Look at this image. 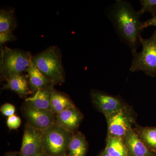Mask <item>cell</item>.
Here are the masks:
<instances>
[{"label": "cell", "instance_id": "cell-20", "mask_svg": "<svg viewBox=\"0 0 156 156\" xmlns=\"http://www.w3.org/2000/svg\"><path fill=\"white\" fill-rule=\"evenodd\" d=\"M141 9L138 11L140 15L146 12H149L153 16L156 15V0H141Z\"/></svg>", "mask_w": 156, "mask_h": 156}, {"label": "cell", "instance_id": "cell-17", "mask_svg": "<svg viewBox=\"0 0 156 156\" xmlns=\"http://www.w3.org/2000/svg\"><path fill=\"white\" fill-rule=\"evenodd\" d=\"M74 104L67 95L54 89L51 97V110L55 114H57Z\"/></svg>", "mask_w": 156, "mask_h": 156}, {"label": "cell", "instance_id": "cell-3", "mask_svg": "<svg viewBox=\"0 0 156 156\" xmlns=\"http://www.w3.org/2000/svg\"><path fill=\"white\" fill-rule=\"evenodd\" d=\"M29 52L5 47L1 53V77L8 80L13 76L27 72L32 63Z\"/></svg>", "mask_w": 156, "mask_h": 156}, {"label": "cell", "instance_id": "cell-4", "mask_svg": "<svg viewBox=\"0 0 156 156\" xmlns=\"http://www.w3.org/2000/svg\"><path fill=\"white\" fill-rule=\"evenodd\" d=\"M73 133L56 122L42 131V151L49 156H62L66 154Z\"/></svg>", "mask_w": 156, "mask_h": 156}, {"label": "cell", "instance_id": "cell-7", "mask_svg": "<svg viewBox=\"0 0 156 156\" xmlns=\"http://www.w3.org/2000/svg\"><path fill=\"white\" fill-rule=\"evenodd\" d=\"M42 131L27 124L24 127L20 156H36L42 151Z\"/></svg>", "mask_w": 156, "mask_h": 156}, {"label": "cell", "instance_id": "cell-29", "mask_svg": "<svg viewBox=\"0 0 156 156\" xmlns=\"http://www.w3.org/2000/svg\"></svg>", "mask_w": 156, "mask_h": 156}, {"label": "cell", "instance_id": "cell-21", "mask_svg": "<svg viewBox=\"0 0 156 156\" xmlns=\"http://www.w3.org/2000/svg\"><path fill=\"white\" fill-rule=\"evenodd\" d=\"M20 118L15 114L8 117L7 120V125L10 130H16L20 127L21 125Z\"/></svg>", "mask_w": 156, "mask_h": 156}, {"label": "cell", "instance_id": "cell-10", "mask_svg": "<svg viewBox=\"0 0 156 156\" xmlns=\"http://www.w3.org/2000/svg\"><path fill=\"white\" fill-rule=\"evenodd\" d=\"M82 119V114L74 105L56 114L55 122L74 134L79 128Z\"/></svg>", "mask_w": 156, "mask_h": 156}, {"label": "cell", "instance_id": "cell-9", "mask_svg": "<svg viewBox=\"0 0 156 156\" xmlns=\"http://www.w3.org/2000/svg\"><path fill=\"white\" fill-rule=\"evenodd\" d=\"M106 118L109 136L123 138L132 129V119L124 108Z\"/></svg>", "mask_w": 156, "mask_h": 156}, {"label": "cell", "instance_id": "cell-24", "mask_svg": "<svg viewBox=\"0 0 156 156\" xmlns=\"http://www.w3.org/2000/svg\"><path fill=\"white\" fill-rule=\"evenodd\" d=\"M151 26L156 27V15L154 16H153L151 19L148 20L142 23V26L141 28L143 30L144 29L147 27Z\"/></svg>", "mask_w": 156, "mask_h": 156}, {"label": "cell", "instance_id": "cell-25", "mask_svg": "<svg viewBox=\"0 0 156 156\" xmlns=\"http://www.w3.org/2000/svg\"><path fill=\"white\" fill-rule=\"evenodd\" d=\"M4 156H17V153L15 152H11L5 154Z\"/></svg>", "mask_w": 156, "mask_h": 156}, {"label": "cell", "instance_id": "cell-23", "mask_svg": "<svg viewBox=\"0 0 156 156\" xmlns=\"http://www.w3.org/2000/svg\"><path fill=\"white\" fill-rule=\"evenodd\" d=\"M15 36L12 33V31H7L5 32L0 33V44L2 45L5 43L14 41Z\"/></svg>", "mask_w": 156, "mask_h": 156}, {"label": "cell", "instance_id": "cell-8", "mask_svg": "<svg viewBox=\"0 0 156 156\" xmlns=\"http://www.w3.org/2000/svg\"><path fill=\"white\" fill-rule=\"evenodd\" d=\"M91 97L92 103L106 118L124 108L119 98L105 92L92 90Z\"/></svg>", "mask_w": 156, "mask_h": 156}, {"label": "cell", "instance_id": "cell-13", "mask_svg": "<svg viewBox=\"0 0 156 156\" xmlns=\"http://www.w3.org/2000/svg\"><path fill=\"white\" fill-rule=\"evenodd\" d=\"M7 81L3 89L14 91L20 97L25 98L32 93L30 88L27 76L23 74L13 76Z\"/></svg>", "mask_w": 156, "mask_h": 156}, {"label": "cell", "instance_id": "cell-22", "mask_svg": "<svg viewBox=\"0 0 156 156\" xmlns=\"http://www.w3.org/2000/svg\"><path fill=\"white\" fill-rule=\"evenodd\" d=\"M1 113L5 116L9 117L14 115L16 108L14 105L10 103H5L0 108Z\"/></svg>", "mask_w": 156, "mask_h": 156}, {"label": "cell", "instance_id": "cell-16", "mask_svg": "<svg viewBox=\"0 0 156 156\" xmlns=\"http://www.w3.org/2000/svg\"><path fill=\"white\" fill-rule=\"evenodd\" d=\"M88 144L83 134L81 132L74 134L70 140L68 151L69 156H85Z\"/></svg>", "mask_w": 156, "mask_h": 156}, {"label": "cell", "instance_id": "cell-6", "mask_svg": "<svg viewBox=\"0 0 156 156\" xmlns=\"http://www.w3.org/2000/svg\"><path fill=\"white\" fill-rule=\"evenodd\" d=\"M22 114L27 124L41 131L55 122L56 115L50 110L37 108L24 102L22 108Z\"/></svg>", "mask_w": 156, "mask_h": 156}, {"label": "cell", "instance_id": "cell-12", "mask_svg": "<svg viewBox=\"0 0 156 156\" xmlns=\"http://www.w3.org/2000/svg\"><path fill=\"white\" fill-rule=\"evenodd\" d=\"M54 85L39 89L32 97L26 98L25 102L37 108L51 110V97L54 91Z\"/></svg>", "mask_w": 156, "mask_h": 156}, {"label": "cell", "instance_id": "cell-15", "mask_svg": "<svg viewBox=\"0 0 156 156\" xmlns=\"http://www.w3.org/2000/svg\"><path fill=\"white\" fill-rule=\"evenodd\" d=\"M104 151L110 156H129L128 148L121 137L108 135Z\"/></svg>", "mask_w": 156, "mask_h": 156}, {"label": "cell", "instance_id": "cell-19", "mask_svg": "<svg viewBox=\"0 0 156 156\" xmlns=\"http://www.w3.org/2000/svg\"><path fill=\"white\" fill-rule=\"evenodd\" d=\"M138 135L147 146L156 149V128H144Z\"/></svg>", "mask_w": 156, "mask_h": 156}, {"label": "cell", "instance_id": "cell-18", "mask_svg": "<svg viewBox=\"0 0 156 156\" xmlns=\"http://www.w3.org/2000/svg\"><path fill=\"white\" fill-rule=\"evenodd\" d=\"M16 26L14 11L12 9L2 10L0 12V33L12 31Z\"/></svg>", "mask_w": 156, "mask_h": 156}, {"label": "cell", "instance_id": "cell-2", "mask_svg": "<svg viewBox=\"0 0 156 156\" xmlns=\"http://www.w3.org/2000/svg\"><path fill=\"white\" fill-rule=\"evenodd\" d=\"M32 63L53 84L65 81L61 50L57 47H50L33 57Z\"/></svg>", "mask_w": 156, "mask_h": 156}, {"label": "cell", "instance_id": "cell-11", "mask_svg": "<svg viewBox=\"0 0 156 156\" xmlns=\"http://www.w3.org/2000/svg\"><path fill=\"white\" fill-rule=\"evenodd\" d=\"M123 138L129 156H152L147 145L132 129L128 131Z\"/></svg>", "mask_w": 156, "mask_h": 156}, {"label": "cell", "instance_id": "cell-30", "mask_svg": "<svg viewBox=\"0 0 156 156\" xmlns=\"http://www.w3.org/2000/svg\"></svg>", "mask_w": 156, "mask_h": 156}, {"label": "cell", "instance_id": "cell-28", "mask_svg": "<svg viewBox=\"0 0 156 156\" xmlns=\"http://www.w3.org/2000/svg\"><path fill=\"white\" fill-rule=\"evenodd\" d=\"M62 156H69L68 155V154H65V155H64Z\"/></svg>", "mask_w": 156, "mask_h": 156}, {"label": "cell", "instance_id": "cell-1", "mask_svg": "<svg viewBox=\"0 0 156 156\" xmlns=\"http://www.w3.org/2000/svg\"><path fill=\"white\" fill-rule=\"evenodd\" d=\"M108 16L120 39L130 48L132 53L136 51L143 30L138 11H135L129 2L118 0L110 9Z\"/></svg>", "mask_w": 156, "mask_h": 156}, {"label": "cell", "instance_id": "cell-14", "mask_svg": "<svg viewBox=\"0 0 156 156\" xmlns=\"http://www.w3.org/2000/svg\"><path fill=\"white\" fill-rule=\"evenodd\" d=\"M27 73L30 88L32 92L35 93L39 89L53 85L33 63L29 68Z\"/></svg>", "mask_w": 156, "mask_h": 156}, {"label": "cell", "instance_id": "cell-5", "mask_svg": "<svg viewBox=\"0 0 156 156\" xmlns=\"http://www.w3.org/2000/svg\"><path fill=\"white\" fill-rule=\"evenodd\" d=\"M142 49L140 52L132 53V64L130 70L132 72L142 71L148 75L156 76V30L148 39L139 36Z\"/></svg>", "mask_w": 156, "mask_h": 156}, {"label": "cell", "instance_id": "cell-26", "mask_svg": "<svg viewBox=\"0 0 156 156\" xmlns=\"http://www.w3.org/2000/svg\"><path fill=\"white\" fill-rule=\"evenodd\" d=\"M36 156H49L47 154L45 153L44 152H42L41 153L39 154L38 155H37Z\"/></svg>", "mask_w": 156, "mask_h": 156}, {"label": "cell", "instance_id": "cell-27", "mask_svg": "<svg viewBox=\"0 0 156 156\" xmlns=\"http://www.w3.org/2000/svg\"><path fill=\"white\" fill-rule=\"evenodd\" d=\"M99 156H110L109 155H108V154H107L105 151H104L103 152H102V153L100 155H99Z\"/></svg>", "mask_w": 156, "mask_h": 156}]
</instances>
